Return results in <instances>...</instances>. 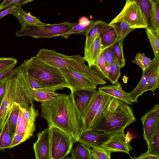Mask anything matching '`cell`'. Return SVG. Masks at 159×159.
<instances>
[{
  "mask_svg": "<svg viewBox=\"0 0 159 159\" xmlns=\"http://www.w3.org/2000/svg\"><path fill=\"white\" fill-rule=\"evenodd\" d=\"M123 41L118 40L112 46L113 54L120 69L124 67L125 64L123 52Z\"/></svg>",
  "mask_w": 159,
  "mask_h": 159,
  "instance_id": "cell-29",
  "label": "cell"
},
{
  "mask_svg": "<svg viewBox=\"0 0 159 159\" xmlns=\"http://www.w3.org/2000/svg\"><path fill=\"white\" fill-rule=\"evenodd\" d=\"M141 120L143 125L144 139L147 142L153 136L159 125V120L157 119L152 108L141 117Z\"/></svg>",
  "mask_w": 159,
  "mask_h": 159,
  "instance_id": "cell-17",
  "label": "cell"
},
{
  "mask_svg": "<svg viewBox=\"0 0 159 159\" xmlns=\"http://www.w3.org/2000/svg\"><path fill=\"white\" fill-rule=\"evenodd\" d=\"M6 90V85L5 82L0 83V107L4 98Z\"/></svg>",
  "mask_w": 159,
  "mask_h": 159,
  "instance_id": "cell-48",
  "label": "cell"
},
{
  "mask_svg": "<svg viewBox=\"0 0 159 159\" xmlns=\"http://www.w3.org/2000/svg\"><path fill=\"white\" fill-rule=\"evenodd\" d=\"M94 67L105 79H107V71L106 66L102 52L97 61Z\"/></svg>",
  "mask_w": 159,
  "mask_h": 159,
  "instance_id": "cell-40",
  "label": "cell"
},
{
  "mask_svg": "<svg viewBox=\"0 0 159 159\" xmlns=\"http://www.w3.org/2000/svg\"><path fill=\"white\" fill-rule=\"evenodd\" d=\"M127 135L124 132L114 133L100 146L107 149L111 152H123L129 154L133 149L129 141L127 139Z\"/></svg>",
  "mask_w": 159,
  "mask_h": 159,
  "instance_id": "cell-11",
  "label": "cell"
},
{
  "mask_svg": "<svg viewBox=\"0 0 159 159\" xmlns=\"http://www.w3.org/2000/svg\"><path fill=\"white\" fill-rule=\"evenodd\" d=\"M59 70L71 92L97 90V85L78 71L66 67Z\"/></svg>",
  "mask_w": 159,
  "mask_h": 159,
  "instance_id": "cell-9",
  "label": "cell"
},
{
  "mask_svg": "<svg viewBox=\"0 0 159 159\" xmlns=\"http://www.w3.org/2000/svg\"><path fill=\"white\" fill-rule=\"evenodd\" d=\"M37 136V140L33 147L35 159H52L48 128L39 132Z\"/></svg>",
  "mask_w": 159,
  "mask_h": 159,
  "instance_id": "cell-13",
  "label": "cell"
},
{
  "mask_svg": "<svg viewBox=\"0 0 159 159\" xmlns=\"http://www.w3.org/2000/svg\"><path fill=\"white\" fill-rule=\"evenodd\" d=\"M102 44L104 48L112 46L118 40V35L112 25L99 35Z\"/></svg>",
  "mask_w": 159,
  "mask_h": 159,
  "instance_id": "cell-26",
  "label": "cell"
},
{
  "mask_svg": "<svg viewBox=\"0 0 159 159\" xmlns=\"http://www.w3.org/2000/svg\"><path fill=\"white\" fill-rule=\"evenodd\" d=\"M159 125L157 126L154 134L147 143L148 150L151 154L159 157Z\"/></svg>",
  "mask_w": 159,
  "mask_h": 159,
  "instance_id": "cell-31",
  "label": "cell"
},
{
  "mask_svg": "<svg viewBox=\"0 0 159 159\" xmlns=\"http://www.w3.org/2000/svg\"><path fill=\"white\" fill-rule=\"evenodd\" d=\"M20 107L19 104L15 103L11 108L7 118L9 134L12 139L16 133Z\"/></svg>",
  "mask_w": 159,
  "mask_h": 159,
  "instance_id": "cell-24",
  "label": "cell"
},
{
  "mask_svg": "<svg viewBox=\"0 0 159 159\" xmlns=\"http://www.w3.org/2000/svg\"><path fill=\"white\" fill-rule=\"evenodd\" d=\"M106 66L107 71L109 66L115 60L112 49V46L105 48L102 52Z\"/></svg>",
  "mask_w": 159,
  "mask_h": 159,
  "instance_id": "cell-42",
  "label": "cell"
},
{
  "mask_svg": "<svg viewBox=\"0 0 159 159\" xmlns=\"http://www.w3.org/2000/svg\"><path fill=\"white\" fill-rule=\"evenodd\" d=\"M120 21L127 23L130 27L135 29L145 28L148 26L147 21L136 0H127L120 13L109 24Z\"/></svg>",
  "mask_w": 159,
  "mask_h": 159,
  "instance_id": "cell-6",
  "label": "cell"
},
{
  "mask_svg": "<svg viewBox=\"0 0 159 159\" xmlns=\"http://www.w3.org/2000/svg\"><path fill=\"white\" fill-rule=\"evenodd\" d=\"M112 25L115 28L118 35L119 40L123 41L126 37L134 29L131 28L127 23L120 21Z\"/></svg>",
  "mask_w": 159,
  "mask_h": 159,
  "instance_id": "cell-33",
  "label": "cell"
},
{
  "mask_svg": "<svg viewBox=\"0 0 159 159\" xmlns=\"http://www.w3.org/2000/svg\"><path fill=\"white\" fill-rule=\"evenodd\" d=\"M14 7H8L5 10L0 12V19L3 18L8 14H11Z\"/></svg>",
  "mask_w": 159,
  "mask_h": 159,
  "instance_id": "cell-51",
  "label": "cell"
},
{
  "mask_svg": "<svg viewBox=\"0 0 159 159\" xmlns=\"http://www.w3.org/2000/svg\"><path fill=\"white\" fill-rule=\"evenodd\" d=\"M102 98V94L98 91L96 90L86 110L82 125V131L91 128L93 120Z\"/></svg>",
  "mask_w": 159,
  "mask_h": 159,
  "instance_id": "cell-15",
  "label": "cell"
},
{
  "mask_svg": "<svg viewBox=\"0 0 159 159\" xmlns=\"http://www.w3.org/2000/svg\"><path fill=\"white\" fill-rule=\"evenodd\" d=\"M110 134L88 129L80 134L77 142L82 143L87 147L100 146L110 137Z\"/></svg>",
  "mask_w": 159,
  "mask_h": 159,
  "instance_id": "cell-14",
  "label": "cell"
},
{
  "mask_svg": "<svg viewBox=\"0 0 159 159\" xmlns=\"http://www.w3.org/2000/svg\"><path fill=\"white\" fill-rule=\"evenodd\" d=\"M120 68L115 60L109 66L107 70V79L113 85L118 84V80L120 76Z\"/></svg>",
  "mask_w": 159,
  "mask_h": 159,
  "instance_id": "cell-32",
  "label": "cell"
},
{
  "mask_svg": "<svg viewBox=\"0 0 159 159\" xmlns=\"http://www.w3.org/2000/svg\"><path fill=\"white\" fill-rule=\"evenodd\" d=\"M20 66L28 75L39 80L46 87L56 90L68 88L59 68L44 62L36 56L24 60Z\"/></svg>",
  "mask_w": 159,
  "mask_h": 159,
  "instance_id": "cell-4",
  "label": "cell"
},
{
  "mask_svg": "<svg viewBox=\"0 0 159 159\" xmlns=\"http://www.w3.org/2000/svg\"><path fill=\"white\" fill-rule=\"evenodd\" d=\"M28 79L29 85L32 90L46 88L43 84L39 80L29 75Z\"/></svg>",
  "mask_w": 159,
  "mask_h": 159,
  "instance_id": "cell-44",
  "label": "cell"
},
{
  "mask_svg": "<svg viewBox=\"0 0 159 159\" xmlns=\"http://www.w3.org/2000/svg\"><path fill=\"white\" fill-rule=\"evenodd\" d=\"M101 94L114 98L132 105L129 93L124 91L119 83L116 84L107 85L99 87L98 90Z\"/></svg>",
  "mask_w": 159,
  "mask_h": 159,
  "instance_id": "cell-18",
  "label": "cell"
},
{
  "mask_svg": "<svg viewBox=\"0 0 159 159\" xmlns=\"http://www.w3.org/2000/svg\"><path fill=\"white\" fill-rule=\"evenodd\" d=\"M129 159H139L138 157H130Z\"/></svg>",
  "mask_w": 159,
  "mask_h": 159,
  "instance_id": "cell-53",
  "label": "cell"
},
{
  "mask_svg": "<svg viewBox=\"0 0 159 159\" xmlns=\"http://www.w3.org/2000/svg\"><path fill=\"white\" fill-rule=\"evenodd\" d=\"M25 123H26V120L24 113L20 109V110L19 113L17 127L20 125Z\"/></svg>",
  "mask_w": 159,
  "mask_h": 159,
  "instance_id": "cell-49",
  "label": "cell"
},
{
  "mask_svg": "<svg viewBox=\"0 0 159 159\" xmlns=\"http://www.w3.org/2000/svg\"><path fill=\"white\" fill-rule=\"evenodd\" d=\"M159 66V61L155 59L154 61L147 69L143 71L142 78L138 85L132 91L129 93L132 102H138L137 98L145 92L148 78L156 68Z\"/></svg>",
  "mask_w": 159,
  "mask_h": 159,
  "instance_id": "cell-16",
  "label": "cell"
},
{
  "mask_svg": "<svg viewBox=\"0 0 159 159\" xmlns=\"http://www.w3.org/2000/svg\"><path fill=\"white\" fill-rule=\"evenodd\" d=\"M96 90H82L71 92L78 119L82 127L85 113Z\"/></svg>",
  "mask_w": 159,
  "mask_h": 159,
  "instance_id": "cell-12",
  "label": "cell"
},
{
  "mask_svg": "<svg viewBox=\"0 0 159 159\" xmlns=\"http://www.w3.org/2000/svg\"><path fill=\"white\" fill-rule=\"evenodd\" d=\"M20 109L25 117L26 123L27 134L30 139L33 136L35 129V122L39 115V111L38 109H35L34 103L28 108L20 107Z\"/></svg>",
  "mask_w": 159,
  "mask_h": 159,
  "instance_id": "cell-22",
  "label": "cell"
},
{
  "mask_svg": "<svg viewBox=\"0 0 159 159\" xmlns=\"http://www.w3.org/2000/svg\"><path fill=\"white\" fill-rule=\"evenodd\" d=\"M136 120L131 106L123 101L112 98L90 129L111 135L124 132L127 126Z\"/></svg>",
  "mask_w": 159,
  "mask_h": 159,
  "instance_id": "cell-2",
  "label": "cell"
},
{
  "mask_svg": "<svg viewBox=\"0 0 159 159\" xmlns=\"http://www.w3.org/2000/svg\"><path fill=\"white\" fill-rule=\"evenodd\" d=\"M102 94V100L93 120L92 127L99 119L102 112L107 107L112 98V97L108 95Z\"/></svg>",
  "mask_w": 159,
  "mask_h": 159,
  "instance_id": "cell-39",
  "label": "cell"
},
{
  "mask_svg": "<svg viewBox=\"0 0 159 159\" xmlns=\"http://www.w3.org/2000/svg\"><path fill=\"white\" fill-rule=\"evenodd\" d=\"M104 49L99 35L88 50L84 52L83 58L84 61L87 62L89 67H94L97 61Z\"/></svg>",
  "mask_w": 159,
  "mask_h": 159,
  "instance_id": "cell-21",
  "label": "cell"
},
{
  "mask_svg": "<svg viewBox=\"0 0 159 159\" xmlns=\"http://www.w3.org/2000/svg\"><path fill=\"white\" fill-rule=\"evenodd\" d=\"M32 1L33 0H5L2 2V9L14 6L21 7Z\"/></svg>",
  "mask_w": 159,
  "mask_h": 159,
  "instance_id": "cell-43",
  "label": "cell"
},
{
  "mask_svg": "<svg viewBox=\"0 0 159 159\" xmlns=\"http://www.w3.org/2000/svg\"><path fill=\"white\" fill-rule=\"evenodd\" d=\"M75 23L64 22L59 24H45L21 28L17 31V36H28L35 38H50L54 37H61L64 34L70 30Z\"/></svg>",
  "mask_w": 159,
  "mask_h": 159,
  "instance_id": "cell-5",
  "label": "cell"
},
{
  "mask_svg": "<svg viewBox=\"0 0 159 159\" xmlns=\"http://www.w3.org/2000/svg\"><path fill=\"white\" fill-rule=\"evenodd\" d=\"M52 159H63L70 153L74 143L67 134L53 126L48 127Z\"/></svg>",
  "mask_w": 159,
  "mask_h": 159,
  "instance_id": "cell-7",
  "label": "cell"
},
{
  "mask_svg": "<svg viewBox=\"0 0 159 159\" xmlns=\"http://www.w3.org/2000/svg\"><path fill=\"white\" fill-rule=\"evenodd\" d=\"M151 10L148 26L159 30V0H151Z\"/></svg>",
  "mask_w": 159,
  "mask_h": 159,
  "instance_id": "cell-28",
  "label": "cell"
},
{
  "mask_svg": "<svg viewBox=\"0 0 159 159\" xmlns=\"http://www.w3.org/2000/svg\"><path fill=\"white\" fill-rule=\"evenodd\" d=\"M90 149L79 143L76 148L71 150L72 159H92Z\"/></svg>",
  "mask_w": 159,
  "mask_h": 159,
  "instance_id": "cell-27",
  "label": "cell"
},
{
  "mask_svg": "<svg viewBox=\"0 0 159 159\" xmlns=\"http://www.w3.org/2000/svg\"><path fill=\"white\" fill-rule=\"evenodd\" d=\"M11 14L18 19L21 28L42 25L45 24L42 22L38 17L31 15L30 13L25 12L21 7H15Z\"/></svg>",
  "mask_w": 159,
  "mask_h": 159,
  "instance_id": "cell-20",
  "label": "cell"
},
{
  "mask_svg": "<svg viewBox=\"0 0 159 159\" xmlns=\"http://www.w3.org/2000/svg\"><path fill=\"white\" fill-rule=\"evenodd\" d=\"M154 60V58L151 60L147 57L145 53L138 52L136 54L134 59L132 60L131 62L137 64L143 71L148 68Z\"/></svg>",
  "mask_w": 159,
  "mask_h": 159,
  "instance_id": "cell-36",
  "label": "cell"
},
{
  "mask_svg": "<svg viewBox=\"0 0 159 159\" xmlns=\"http://www.w3.org/2000/svg\"><path fill=\"white\" fill-rule=\"evenodd\" d=\"M145 29L154 53V58L159 61V30L148 26Z\"/></svg>",
  "mask_w": 159,
  "mask_h": 159,
  "instance_id": "cell-25",
  "label": "cell"
},
{
  "mask_svg": "<svg viewBox=\"0 0 159 159\" xmlns=\"http://www.w3.org/2000/svg\"><path fill=\"white\" fill-rule=\"evenodd\" d=\"M90 151L92 159H111V152L101 146L93 147Z\"/></svg>",
  "mask_w": 159,
  "mask_h": 159,
  "instance_id": "cell-35",
  "label": "cell"
},
{
  "mask_svg": "<svg viewBox=\"0 0 159 159\" xmlns=\"http://www.w3.org/2000/svg\"><path fill=\"white\" fill-rule=\"evenodd\" d=\"M2 3H1L0 4V10H2Z\"/></svg>",
  "mask_w": 159,
  "mask_h": 159,
  "instance_id": "cell-55",
  "label": "cell"
},
{
  "mask_svg": "<svg viewBox=\"0 0 159 159\" xmlns=\"http://www.w3.org/2000/svg\"><path fill=\"white\" fill-rule=\"evenodd\" d=\"M93 21V20H89L87 17L83 16L79 19L78 23L86 26H88L91 25Z\"/></svg>",
  "mask_w": 159,
  "mask_h": 159,
  "instance_id": "cell-50",
  "label": "cell"
},
{
  "mask_svg": "<svg viewBox=\"0 0 159 159\" xmlns=\"http://www.w3.org/2000/svg\"><path fill=\"white\" fill-rule=\"evenodd\" d=\"M25 70L20 65L17 68V90L16 102L22 108H28L34 103L30 91L31 90Z\"/></svg>",
  "mask_w": 159,
  "mask_h": 159,
  "instance_id": "cell-10",
  "label": "cell"
},
{
  "mask_svg": "<svg viewBox=\"0 0 159 159\" xmlns=\"http://www.w3.org/2000/svg\"><path fill=\"white\" fill-rule=\"evenodd\" d=\"M56 90L53 88L46 87L31 90L30 94L33 100L42 103L49 101L57 96L59 93L55 92Z\"/></svg>",
  "mask_w": 159,
  "mask_h": 159,
  "instance_id": "cell-23",
  "label": "cell"
},
{
  "mask_svg": "<svg viewBox=\"0 0 159 159\" xmlns=\"http://www.w3.org/2000/svg\"><path fill=\"white\" fill-rule=\"evenodd\" d=\"M143 13L148 24L150 14L152 8L151 0H136Z\"/></svg>",
  "mask_w": 159,
  "mask_h": 159,
  "instance_id": "cell-41",
  "label": "cell"
},
{
  "mask_svg": "<svg viewBox=\"0 0 159 159\" xmlns=\"http://www.w3.org/2000/svg\"><path fill=\"white\" fill-rule=\"evenodd\" d=\"M17 68L4 81L6 90L0 107V130H1L13 104L16 103L17 90Z\"/></svg>",
  "mask_w": 159,
  "mask_h": 159,
  "instance_id": "cell-8",
  "label": "cell"
},
{
  "mask_svg": "<svg viewBox=\"0 0 159 159\" xmlns=\"http://www.w3.org/2000/svg\"><path fill=\"white\" fill-rule=\"evenodd\" d=\"M159 88V66H158L149 76L145 92L154 91Z\"/></svg>",
  "mask_w": 159,
  "mask_h": 159,
  "instance_id": "cell-34",
  "label": "cell"
},
{
  "mask_svg": "<svg viewBox=\"0 0 159 159\" xmlns=\"http://www.w3.org/2000/svg\"><path fill=\"white\" fill-rule=\"evenodd\" d=\"M152 108L154 111L157 118L159 120V104H155Z\"/></svg>",
  "mask_w": 159,
  "mask_h": 159,
  "instance_id": "cell-52",
  "label": "cell"
},
{
  "mask_svg": "<svg viewBox=\"0 0 159 159\" xmlns=\"http://www.w3.org/2000/svg\"><path fill=\"white\" fill-rule=\"evenodd\" d=\"M0 134V150L9 148L12 139L9 131L7 120L6 119Z\"/></svg>",
  "mask_w": 159,
  "mask_h": 159,
  "instance_id": "cell-30",
  "label": "cell"
},
{
  "mask_svg": "<svg viewBox=\"0 0 159 159\" xmlns=\"http://www.w3.org/2000/svg\"><path fill=\"white\" fill-rule=\"evenodd\" d=\"M36 56L44 62L58 68L66 67L75 70L96 85L106 83L105 79L96 69L86 65L83 57L80 55L67 56L53 49L42 48Z\"/></svg>",
  "mask_w": 159,
  "mask_h": 159,
  "instance_id": "cell-3",
  "label": "cell"
},
{
  "mask_svg": "<svg viewBox=\"0 0 159 159\" xmlns=\"http://www.w3.org/2000/svg\"><path fill=\"white\" fill-rule=\"evenodd\" d=\"M111 25L101 20L94 21L85 36L84 52L88 50L96 37L105 31Z\"/></svg>",
  "mask_w": 159,
  "mask_h": 159,
  "instance_id": "cell-19",
  "label": "cell"
},
{
  "mask_svg": "<svg viewBox=\"0 0 159 159\" xmlns=\"http://www.w3.org/2000/svg\"><path fill=\"white\" fill-rule=\"evenodd\" d=\"M17 62V60L13 58L0 57V72L12 70Z\"/></svg>",
  "mask_w": 159,
  "mask_h": 159,
  "instance_id": "cell-38",
  "label": "cell"
},
{
  "mask_svg": "<svg viewBox=\"0 0 159 159\" xmlns=\"http://www.w3.org/2000/svg\"><path fill=\"white\" fill-rule=\"evenodd\" d=\"M138 157L139 159H159V157L151 154L148 150L141 154Z\"/></svg>",
  "mask_w": 159,
  "mask_h": 159,
  "instance_id": "cell-47",
  "label": "cell"
},
{
  "mask_svg": "<svg viewBox=\"0 0 159 159\" xmlns=\"http://www.w3.org/2000/svg\"><path fill=\"white\" fill-rule=\"evenodd\" d=\"M93 22L88 26H86L78 23H75L72 28L64 34L61 37L66 39L69 38V35L73 34H81L85 36L88 31L91 27Z\"/></svg>",
  "mask_w": 159,
  "mask_h": 159,
  "instance_id": "cell-37",
  "label": "cell"
},
{
  "mask_svg": "<svg viewBox=\"0 0 159 159\" xmlns=\"http://www.w3.org/2000/svg\"><path fill=\"white\" fill-rule=\"evenodd\" d=\"M39 107L42 118L47 121L48 127L58 128L69 135L74 143L82 131L72 94L59 93L52 99L42 103Z\"/></svg>",
  "mask_w": 159,
  "mask_h": 159,
  "instance_id": "cell-1",
  "label": "cell"
},
{
  "mask_svg": "<svg viewBox=\"0 0 159 159\" xmlns=\"http://www.w3.org/2000/svg\"><path fill=\"white\" fill-rule=\"evenodd\" d=\"M16 69V68L9 71L0 72V83L4 82L9 77Z\"/></svg>",
  "mask_w": 159,
  "mask_h": 159,
  "instance_id": "cell-46",
  "label": "cell"
},
{
  "mask_svg": "<svg viewBox=\"0 0 159 159\" xmlns=\"http://www.w3.org/2000/svg\"><path fill=\"white\" fill-rule=\"evenodd\" d=\"M63 159H72V158L71 157H65Z\"/></svg>",
  "mask_w": 159,
  "mask_h": 159,
  "instance_id": "cell-54",
  "label": "cell"
},
{
  "mask_svg": "<svg viewBox=\"0 0 159 159\" xmlns=\"http://www.w3.org/2000/svg\"><path fill=\"white\" fill-rule=\"evenodd\" d=\"M24 142L23 137L19 134H15L9 148H11Z\"/></svg>",
  "mask_w": 159,
  "mask_h": 159,
  "instance_id": "cell-45",
  "label": "cell"
}]
</instances>
